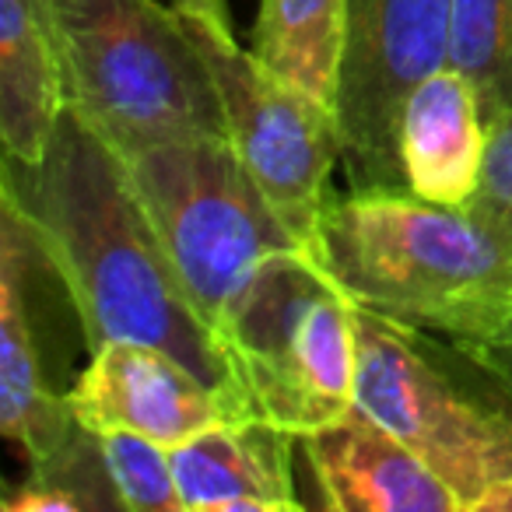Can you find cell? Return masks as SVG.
<instances>
[{
    "mask_svg": "<svg viewBox=\"0 0 512 512\" xmlns=\"http://www.w3.org/2000/svg\"><path fill=\"white\" fill-rule=\"evenodd\" d=\"M0 183L71 292L88 348L155 344L211 386L242 397L225 348L183 292L123 158L71 106L43 162L4 158Z\"/></svg>",
    "mask_w": 512,
    "mask_h": 512,
    "instance_id": "6da1fadb",
    "label": "cell"
},
{
    "mask_svg": "<svg viewBox=\"0 0 512 512\" xmlns=\"http://www.w3.org/2000/svg\"><path fill=\"white\" fill-rule=\"evenodd\" d=\"M309 256L358 309L467 348L512 337V239L474 207L334 193Z\"/></svg>",
    "mask_w": 512,
    "mask_h": 512,
    "instance_id": "7a4b0ae2",
    "label": "cell"
},
{
    "mask_svg": "<svg viewBox=\"0 0 512 512\" xmlns=\"http://www.w3.org/2000/svg\"><path fill=\"white\" fill-rule=\"evenodd\" d=\"M358 397L460 512H512V386L474 348L355 306Z\"/></svg>",
    "mask_w": 512,
    "mask_h": 512,
    "instance_id": "3957f363",
    "label": "cell"
},
{
    "mask_svg": "<svg viewBox=\"0 0 512 512\" xmlns=\"http://www.w3.org/2000/svg\"><path fill=\"white\" fill-rule=\"evenodd\" d=\"M67 106L116 151L228 141L214 74L183 11L158 0H50Z\"/></svg>",
    "mask_w": 512,
    "mask_h": 512,
    "instance_id": "277c9868",
    "label": "cell"
},
{
    "mask_svg": "<svg viewBox=\"0 0 512 512\" xmlns=\"http://www.w3.org/2000/svg\"><path fill=\"white\" fill-rule=\"evenodd\" d=\"M218 341L249 411L295 439L355 407V302L302 249L260 267L221 320Z\"/></svg>",
    "mask_w": 512,
    "mask_h": 512,
    "instance_id": "5b68a950",
    "label": "cell"
},
{
    "mask_svg": "<svg viewBox=\"0 0 512 512\" xmlns=\"http://www.w3.org/2000/svg\"><path fill=\"white\" fill-rule=\"evenodd\" d=\"M120 158L183 292L214 334L260 267L302 249L221 137L162 141Z\"/></svg>",
    "mask_w": 512,
    "mask_h": 512,
    "instance_id": "8992f818",
    "label": "cell"
},
{
    "mask_svg": "<svg viewBox=\"0 0 512 512\" xmlns=\"http://www.w3.org/2000/svg\"><path fill=\"white\" fill-rule=\"evenodd\" d=\"M186 22L214 74L228 144L281 225L313 253L320 218L334 197L330 176L341 162L334 109L271 71L253 50H242L235 36L190 15Z\"/></svg>",
    "mask_w": 512,
    "mask_h": 512,
    "instance_id": "52a82bcc",
    "label": "cell"
},
{
    "mask_svg": "<svg viewBox=\"0 0 512 512\" xmlns=\"http://www.w3.org/2000/svg\"><path fill=\"white\" fill-rule=\"evenodd\" d=\"M453 0H348L337 134L348 190H407L400 120L411 92L449 64Z\"/></svg>",
    "mask_w": 512,
    "mask_h": 512,
    "instance_id": "ba28073f",
    "label": "cell"
},
{
    "mask_svg": "<svg viewBox=\"0 0 512 512\" xmlns=\"http://www.w3.org/2000/svg\"><path fill=\"white\" fill-rule=\"evenodd\" d=\"M74 421L88 432H134L176 449L200 432L256 418L239 393L200 379L165 348L141 341H109L92 351L67 390Z\"/></svg>",
    "mask_w": 512,
    "mask_h": 512,
    "instance_id": "9c48e42d",
    "label": "cell"
},
{
    "mask_svg": "<svg viewBox=\"0 0 512 512\" xmlns=\"http://www.w3.org/2000/svg\"><path fill=\"white\" fill-rule=\"evenodd\" d=\"M53 271L43 242L11 197L0 193V428L43 463L67 446L78 421L46 365L43 292Z\"/></svg>",
    "mask_w": 512,
    "mask_h": 512,
    "instance_id": "30bf717a",
    "label": "cell"
},
{
    "mask_svg": "<svg viewBox=\"0 0 512 512\" xmlns=\"http://www.w3.org/2000/svg\"><path fill=\"white\" fill-rule=\"evenodd\" d=\"M323 505L337 512H460L453 491L369 411L302 439Z\"/></svg>",
    "mask_w": 512,
    "mask_h": 512,
    "instance_id": "8fae6325",
    "label": "cell"
},
{
    "mask_svg": "<svg viewBox=\"0 0 512 512\" xmlns=\"http://www.w3.org/2000/svg\"><path fill=\"white\" fill-rule=\"evenodd\" d=\"M295 435L246 418L169 449L183 512H299L292 474Z\"/></svg>",
    "mask_w": 512,
    "mask_h": 512,
    "instance_id": "7c38bea8",
    "label": "cell"
},
{
    "mask_svg": "<svg viewBox=\"0 0 512 512\" xmlns=\"http://www.w3.org/2000/svg\"><path fill=\"white\" fill-rule=\"evenodd\" d=\"M488 120L477 88L453 64L428 74L400 120V165L414 197L442 207H470L481 186Z\"/></svg>",
    "mask_w": 512,
    "mask_h": 512,
    "instance_id": "4fadbf2b",
    "label": "cell"
},
{
    "mask_svg": "<svg viewBox=\"0 0 512 512\" xmlns=\"http://www.w3.org/2000/svg\"><path fill=\"white\" fill-rule=\"evenodd\" d=\"M67 109L60 46L36 0H0V141L4 158L43 162Z\"/></svg>",
    "mask_w": 512,
    "mask_h": 512,
    "instance_id": "5bb4252c",
    "label": "cell"
},
{
    "mask_svg": "<svg viewBox=\"0 0 512 512\" xmlns=\"http://www.w3.org/2000/svg\"><path fill=\"white\" fill-rule=\"evenodd\" d=\"M348 0H260L253 53L334 109Z\"/></svg>",
    "mask_w": 512,
    "mask_h": 512,
    "instance_id": "9a60e30c",
    "label": "cell"
},
{
    "mask_svg": "<svg viewBox=\"0 0 512 512\" xmlns=\"http://www.w3.org/2000/svg\"><path fill=\"white\" fill-rule=\"evenodd\" d=\"M449 64L477 88L484 120L512 109V0H453Z\"/></svg>",
    "mask_w": 512,
    "mask_h": 512,
    "instance_id": "2e32d148",
    "label": "cell"
},
{
    "mask_svg": "<svg viewBox=\"0 0 512 512\" xmlns=\"http://www.w3.org/2000/svg\"><path fill=\"white\" fill-rule=\"evenodd\" d=\"M102 467L116 505L127 512H183L172 453L134 432L99 435Z\"/></svg>",
    "mask_w": 512,
    "mask_h": 512,
    "instance_id": "e0dca14e",
    "label": "cell"
},
{
    "mask_svg": "<svg viewBox=\"0 0 512 512\" xmlns=\"http://www.w3.org/2000/svg\"><path fill=\"white\" fill-rule=\"evenodd\" d=\"M474 211L495 221L512 239V109H502L488 120V148H484L481 186H477Z\"/></svg>",
    "mask_w": 512,
    "mask_h": 512,
    "instance_id": "ac0fdd59",
    "label": "cell"
},
{
    "mask_svg": "<svg viewBox=\"0 0 512 512\" xmlns=\"http://www.w3.org/2000/svg\"><path fill=\"white\" fill-rule=\"evenodd\" d=\"M172 8L183 11V15H190V18H197V22L214 25V29L228 32V36H235L228 0H172Z\"/></svg>",
    "mask_w": 512,
    "mask_h": 512,
    "instance_id": "d6986e66",
    "label": "cell"
},
{
    "mask_svg": "<svg viewBox=\"0 0 512 512\" xmlns=\"http://www.w3.org/2000/svg\"><path fill=\"white\" fill-rule=\"evenodd\" d=\"M474 351L498 372V376L509 379V386H512V337L498 344H484V348H474Z\"/></svg>",
    "mask_w": 512,
    "mask_h": 512,
    "instance_id": "ffe728a7",
    "label": "cell"
},
{
    "mask_svg": "<svg viewBox=\"0 0 512 512\" xmlns=\"http://www.w3.org/2000/svg\"><path fill=\"white\" fill-rule=\"evenodd\" d=\"M36 8L43 11V18H46V22H50V0H36Z\"/></svg>",
    "mask_w": 512,
    "mask_h": 512,
    "instance_id": "44dd1931",
    "label": "cell"
}]
</instances>
